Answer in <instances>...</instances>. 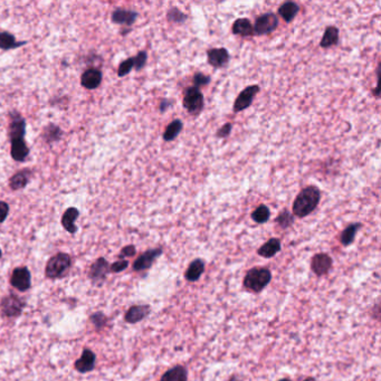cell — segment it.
I'll return each mask as SVG.
<instances>
[{"label":"cell","mask_w":381,"mask_h":381,"mask_svg":"<svg viewBox=\"0 0 381 381\" xmlns=\"http://www.w3.org/2000/svg\"><path fill=\"white\" fill-rule=\"evenodd\" d=\"M72 266L71 256L66 253H57L48 259L45 267V275L49 279L65 277Z\"/></svg>","instance_id":"277c9868"},{"label":"cell","mask_w":381,"mask_h":381,"mask_svg":"<svg viewBox=\"0 0 381 381\" xmlns=\"http://www.w3.org/2000/svg\"><path fill=\"white\" fill-rule=\"evenodd\" d=\"M137 16H139V13L132 10V9L117 8L112 12V21L114 24L131 27L135 22Z\"/></svg>","instance_id":"2e32d148"},{"label":"cell","mask_w":381,"mask_h":381,"mask_svg":"<svg viewBox=\"0 0 381 381\" xmlns=\"http://www.w3.org/2000/svg\"><path fill=\"white\" fill-rule=\"evenodd\" d=\"M62 134L63 133H62L61 128L55 125L47 126L44 128V132H43L44 139L46 142H48V143H52V142L58 141L62 137Z\"/></svg>","instance_id":"1f68e13d"},{"label":"cell","mask_w":381,"mask_h":381,"mask_svg":"<svg viewBox=\"0 0 381 381\" xmlns=\"http://www.w3.org/2000/svg\"><path fill=\"white\" fill-rule=\"evenodd\" d=\"M205 100L204 94L199 89L194 86H189L183 91L182 107L187 110L190 116L198 117L204 110Z\"/></svg>","instance_id":"5b68a950"},{"label":"cell","mask_w":381,"mask_h":381,"mask_svg":"<svg viewBox=\"0 0 381 381\" xmlns=\"http://www.w3.org/2000/svg\"><path fill=\"white\" fill-rule=\"evenodd\" d=\"M151 313V306L148 304L132 305L125 314V321L127 323L135 324L144 320Z\"/></svg>","instance_id":"5bb4252c"},{"label":"cell","mask_w":381,"mask_h":381,"mask_svg":"<svg viewBox=\"0 0 381 381\" xmlns=\"http://www.w3.org/2000/svg\"><path fill=\"white\" fill-rule=\"evenodd\" d=\"M362 228V224L361 223H353L350 224L348 227L343 229V232L341 233V236H340V243H341L342 246L348 247L353 244V242L356 240V236L358 232Z\"/></svg>","instance_id":"484cf974"},{"label":"cell","mask_w":381,"mask_h":381,"mask_svg":"<svg viewBox=\"0 0 381 381\" xmlns=\"http://www.w3.org/2000/svg\"><path fill=\"white\" fill-rule=\"evenodd\" d=\"M26 306L25 298L15 294H9L0 301V311L7 318H18Z\"/></svg>","instance_id":"8992f818"},{"label":"cell","mask_w":381,"mask_h":381,"mask_svg":"<svg viewBox=\"0 0 381 381\" xmlns=\"http://www.w3.org/2000/svg\"><path fill=\"white\" fill-rule=\"evenodd\" d=\"M188 19V15L181 11L178 7H171L167 12V20L171 24L181 25Z\"/></svg>","instance_id":"4dcf8cb0"},{"label":"cell","mask_w":381,"mask_h":381,"mask_svg":"<svg viewBox=\"0 0 381 381\" xmlns=\"http://www.w3.org/2000/svg\"><path fill=\"white\" fill-rule=\"evenodd\" d=\"M259 90L260 87L256 84L245 87V89L238 94L235 102H234L233 111L235 113H238V112L245 111L246 109H249L251 105L253 104L254 98L258 94Z\"/></svg>","instance_id":"ba28073f"},{"label":"cell","mask_w":381,"mask_h":381,"mask_svg":"<svg viewBox=\"0 0 381 381\" xmlns=\"http://www.w3.org/2000/svg\"><path fill=\"white\" fill-rule=\"evenodd\" d=\"M90 321L92 324L94 325L95 329L99 331V330H102L105 327V324L108 322V318L102 312H95V313L90 316Z\"/></svg>","instance_id":"d6a6232c"},{"label":"cell","mask_w":381,"mask_h":381,"mask_svg":"<svg viewBox=\"0 0 381 381\" xmlns=\"http://www.w3.org/2000/svg\"><path fill=\"white\" fill-rule=\"evenodd\" d=\"M278 381H292V380L288 379V378H283V379H279Z\"/></svg>","instance_id":"ee69618b"},{"label":"cell","mask_w":381,"mask_h":381,"mask_svg":"<svg viewBox=\"0 0 381 381\" xmlns=\"http://www.w3.org/2000/svg\"><path fill=\"white\" fill-rule=\"evenodd\" d=\"M9 122V139L11 143V158L18 162H24L29 154V148L25 142L26 134V121L21 114L17 111H12Z\"/></svg>","instance_id":"6da1fadb"},{"label":"cell","mask_w":381,"mask_h":381,"mask_svg":"<svg viewBox=\"0 0 381 381\" xmlns=\"http://www.w3.org/2000/svg\"><path fill=\"white\" fill-rule=\"evenodd\" d=\"M321 201V190L316 186H307L298 192L293 201L294 217L305 218L318 208Z\"/></svg>","instance_id":"7a4b0ae2"},{"label":"cell","mask_w":381,"mask_h":381,"mask_svg":"<svg viewBox=\"0 0 381 381\" xmlns=\"http://www.w3.org/2000/svg\"><path fill=\"white\" fill-rule=\"evenodd\" d=\"M9 213V206L4 201H0V224L6 220Z\"/></svg>","instance_id":"ab89813d"},{"label":"cell","mask_w":381,"mask_h":381,"mask_svg":"<svg viewBox=\"0 0 381 381\" xmlns=\"http://www.w3.org/2000/svg\"><path fill=\"white\" fill-rule=\"evenodd\" d=\"M96 356L91 349H84L82 352L80 359H77L74 364V368L81 374L91 373L95 368Z\"/></svg>","instance_id":"9a60e30c"},{"label":"cell","mask_w":381,"mask_h":381,"mask_svg":"<svg viewBox=\"0 0 381 381\" xmlns=\"http://www.w3.org/2000/svg\"><path fill=\"white\" fill-rule=\"evenodd\" d=\"M333 259L332 257L327 253H318L315 254L311 259V269L316 276H324L327 275L330 269L332 268Z\"/></svg>","instance_id":"7c38bea8"},{"label":"cell","mask_w":381,"mask_h":381,"mask_svg":"<svg viewBox=\"0 0 381 381\" xmlns=\"http://www.w3.org/2000/svg\"><path fill=\"white\" fill-rule=\"evenodd\" d=\"M272 272L267 267H253L244 276V287L253 293H260L272 281Z\"/></svg>","instance_id":"3957f363"},{"label":"cell","mask_w":381,"mask_h":381,"mask_svg":"<svg viewBox=\"0 0 381 381\" xmlns=\"http://www.w3.org/2000/svg\"><path fill=\"white\" fill-rule=\"evenodd\" d=\"M279 227L282 229L290 228L293 224H294V215H293L290 210L283 209L282 212H279L277 217L274 220Z\"/></svg>","instance_id":"f546056e"},{"label":"cell","mask_w":381,"mask_h":381,"mask_svg":"<svg viewBox=\"0 0 381 381\" xmlns=\"http://www.w3.org/2000/svg\"><path fill=\"white\" fill-rule=\"evenodd\" d=\"M163 250L161 247H157V249H151L145 251L143 254H141L133 263V270L135 272H144V270L151 268V266L153 265L155 259H158L160 256L162 255Z\"/></svg>","instance_id":"9c48e42d"},{"label":"cell","mask_w":381,"mask_h":381,"mask_svg":"<svg viewBox=\"0 0 381 381\" xmlns=\"http://www.w3.org/2000/svg\"><path fill=\"white\" fill-rule=\"evenodd\" d=\"M282 250V243L281 240L278 238H269V240L264 243L261 245L258 251H257V254H258L260 257H264V258H272L277 253H279Z\"/></svg>","instance_id":"ffe728a7"},{"label":"cell","mask_w":381,"mask_h":381,"mask_svg":"<svg viewBox=\"0 0 381 381\" xmlns=\"http://www.w3.org/2000/svg\"><path fill=\"white\" fill-rule=\"evenodd\" d=\"M128 267V261L127 259H119L110 265V272L112 273H121Z\"/></svg>","instance_id":"8d00e7d4"},{"label":"cell","mask_w":381,"mask_h":381,"mask_svg":"<svg viewBox=\"0 0 381 381\" xmlns=\"http://www.w3.org/2000/svg\"><path fill=\"white\" fill-rule=\"evenodd\" d=\"M339 34L340 30L336 26H328L324 30V34L321 38L320 47L321 48H331L339 43Z\"/></svg>","instance_id":"603a6c76"},{"label":"cell","mask_w":381,"mask_h":381,"mask_svg":"<svg viewBox=\"0 0 381 381\" xmlns=\"http://www.w3.org/2000/svg\"><path fill=\"white\" fill-rule=\"evenodd\" d=\"M231 61V55L224 47L210 48L207 50V62L214 68H223Z\"/></svg>","instance_id":"4fadbf2b"},{"label":"cell","mask_w":381,"mask_h":381,"mask_svg":"<svg viewBox=\"0 0 381 381\" xmlns=\"http://www.w3.org/2000/svg\"><path fill=\"white\" fill-rule=\"evenodd\" d=\"M133 59H134V70L141 71L145 66L146 61H148V54L144 50H141V52L137 53L136 56L133 57Z\"/></svg>","instance_id":"d590c367"},{"label":"cell","mask_w":381,"mask_h":381,"mask_svg":"<svg viewBox=\"0 0 381 381\" xmlns=\"http://www.w3.org/2000/svg\"><path fill=\"white\" fill-rule=\"evenodd\" d=\"M1 256H2V252H1V250H0V258H1Z\"/></svg>","instance_id":"f6af8a7d"},{"label":"cell","mask_w":381,"mask_h":381,"mask_svg":"<svg viewBox=\"0 0 381 381\" xmlns=\"http://www.w3.org/2000/svg\"><path fill=\"white\" fill-rule=\"evenodd\" d=\"M31 176V171L29 169H22L20 171L16 172L9 180V186L12 190H20L24 189L27 186V183L29 182V179Z\"/></svg>","instance_id":"cb8c5ba5"},{"label":"cell","mask_w":381,"mask_h":381,"mask_svg":"<svg viewBox=\"0 0 381 381\" xmlns=\"http://www.w3.org/2000/svg\"><path fill=\"white\" fill-rule=\"evenodd\" d=\"M27 42H17L15 36L8 31H0V48L9 50L26 45Z\"/></svg>","instance_id":"83f0119b"},{"label":"cell","mask_w":381,"mask_h":381,"mask_svg":"<svg viewBox=\"0 0 381 381\" xmlns=\"http://www.w3.org/2000/svg\"><path fill=\"white\" fill-rule=\"evenodd\" d=\"M232 130H233L232 123H225V125L222 127H219L217 132H216V137H218V139H226V137L231 135Z\"/></svg>","instance_id":"74e56055"},{"label":"cell","mask_w":381,"mask_h":381,"mask_svg":"<svg viewBox=\"0 0 381 381\" xmlns=\"http://www.w3.org/2000/svg\"><path fill=\"white\" fill-rule=\"evenodd\" d=\"M232 33L236 36H241V37H252L254 36L253 24L249 18H238L234 21Z\"/></svg>","instance_id":"ac0fdd59"},{"label":"cell","mask_w":381,"mask_h":381,"mask_svg":"<svg viewBox=\"0 0 381 381\" xmlns=\"http://www.w3.org/2000/svg\"><path fill=\"white\" fill-rule=\"evenodd\" d=\"M303 381H316V380L313 377H307V378H305Z\"/></svg>","instance_id":"7bdbcfd3"},{"label":"cell","mask_w":381,"mask_h":381,"mask_svg":"<svg viewBox=\"0 0 381 381\" xmlns=\"http://www.w3.org/2000/svg\"><path fill=\"white\" fill-rule=\"evenodd\" d=\"M132 68H134V59H133V57L127 58L126 61H123L120 64V66H119V68H118L119 77L127 76L128 73L131 72Z\"/></svg>","instance_id":"e575fe53"},{"label":"cell","mask_w":381,"mask_h":381,"mask_svg":"<svg viewBox=\"0 0 381 381\" xmlns=\"http://www.w3.org/2000/svg\"><path fill=\"white\" fill-rule=\"evenodd\" d=\"M183 128V123L180 119H176L169 123V125L164 128L163 132V140L166 142H171L176 137L180 134V132Z\"/></svg>","instance_id":"4316f807"},{"label":"cell","mask_w":381,"mask_h":381,"mask_svg":"<svg viewBox=\"0 0 381 381\" xmlns=\"http://www.w3.org/2000/svg\"><path fill=\"white\" fill-rule=\"evenodd\" d=\"M172 104H173V102H172L171 100H169V99H164L163 98V99L160 100V103H159V111H160V113L166 112L168 109H170V108L172 107Z\"/></svg>","instance_id":"60d3db41"},{"label":"cell","mask_w":381,"mask_h":381,"mask_svg":"<svg viewBox=\"0 0 381 381\" xmlns=\"http://www.w3.org/2000/svg\"><path fill=\"white\" fill-rule=\"evenodd\" d=\"M136 254V249L134 245H127L121 250L120 254H119V258L125 259L127 257H133Z\"/></svg>","instance_id":"f35d334b"},{"label":"cell","mask_w":381,"mask_h":381,"mask_svg":"<svg viewBox=\"0 0 381 381\" xmlns=\"http://www.w3.org/2000/svg\"><path fill=\"white\" fill-rule=\"evenodd\" d=\"M278 26V18L274 12H266L261 13L258 17H256L255 22L253 25L254 35L263 36L268 35L276 30Z\"/></svg>","instance_id":"52a82bcc"},{"label":"cell","mask_w":381,"mask_h":381,"mask_svg":"<svg viewBox=\"0 0 381 381\" xmlns=\"http://www.w3.org/2000/svg\"><path fill=\"white\" fill-rule=\"evenodd\" d=\"M227 381H245V380L243 379V378L241 377V376H238V375H233L232 377L229 378Z\"/></svg>","instance_id":"b9f144b4"},{"label":"cell","mask_w":381,"mask_h":381,"mask_svg":"<svg viewBox=\"0 0 381 381\" xmlns=\"http://www.w3.org/2000/svg\"><path fill=\"white\" fill-rule=\"evenodd\" d=\"M110 272V265L109 261L104 258V257H100L96 259L93 264L91 265L89 277L91 281L98 285H102L107 279L108 274Z\"/></svg>","instance_id":"8fae6325"},{"label":"cell","mask_w":381,"mask_h":381,"mask_svg":"<svg viewBox=\"0 0 381 381\" xmlns=\"http://www.w3.org/2000/svg\"><path fill=\"white\" fill-rule=\"evenodd\" d=\"M10 284L13 288L19 292L28 291L31 286L30 270L25 266L13 269L10 277Z\"/></svg>","instance_id":"30bf717a"},{"label":"cell","mask_w":381,"mask_h":381,"mask_svg":"<svg viewBox=\"0 0 381 381\" xmlns=\"http://www.w3.org/2000/svg\"><path fill=\"white\" fill-rule=\"evenodd\" d=\"M251 217L256 224H265L270 218V210L266 205H259L258 207L253 210Z\"/></svg>","instance_id":"f1b7e54d"},{"label":"cell","mask_w":381,"mask_h":381,"mask_svg":"<svg viewBox=\"0 0 381 381\" xmlns=\"http://www.w3.org/2000/svg\"><path fill=\"white\" fill-rule=\"evenodd\" d=\"M160 381H188V371L183 366L177 365L168 369Z\"/></svg>","instance_id":"d4e9b609"},{"label":"cell","mask_w":381,"mask_h":381,"mask_svg":"<svg viewBox=\"0 0 381 381\" xmlns=\"http://www.w3.org/2000/svg\"><path fill=\"white\" fill-rule=\"evenodd\" d=\"M192 82H194V87H196V89H200V87L203 86H207L210 82H212V76L206 75L201 72H197L195 73Z\"/></svg>","instance_id":"836d02e7"},{"label":"cell","mask_w":381,"mask_h":381,"mask_svg":"<svg viewBox=\"0 0 381 381\" xmlns=\"http://www.w3.org/2000/svg\"><path fill=\"white\" fill-rule=\"evenodd\" d=\"M102 82V72L98 68H89L81 76V84L87 90H94Z\"/></svg>","instance_id":"e0dca14e"},{"label":"cell","mask_w":381,"mask_h":381,"mask_svg":"<svg viewBox=\"0 0 381 381\" xmlns=\"http://www.w3.org/2000/svg\"><path fill=\"white\" fill-rule=\"evenodd\" d=\"M80 212L75 207H70L62 216V226L65 228V231L70 234H75L77 232V227L75 225L76 219L79 218Z\"/></svg>","instance_id":"44dd1931"},{"label":"cell","mask_w":381,"mask_h":381,"mask_svg":"<svg viewBox=\"0 0 381 381\" xmlns=\"http://www.w3.org/2000/svg\"><path fill=\"white\" fill-rule=\"evenodd\" d=\"M205 260L201 258H196L190 261L189 266L185 272V278L188 282H197L199 281L201 275L205 272Z\"/></svg>","instance_id":"d6986e66"},{"label":"cell","mask_w":381,"mask_h":381,"mask_svg":"<svg viewBox=\"0 0 381 381\" xmlns=\"http://www.w3.org/2000/svg\"><path fill=\"white\" fill-rule=\"evenodd\" d=\"M300 9L301 8L298 6V3L294 1H286L279 6L277 13L279 17L283 18L284 21L288 24V22H291L297 16V13L300 12Z\"/></svg>","instance_id":"7402d4cb"}]
</instances>
